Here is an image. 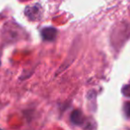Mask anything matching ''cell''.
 I'll return each mask as SVG.
<instances>
[{"label":"cell","instance_id":"cell-1","mask_svg":"<svg viewBox=\"0 0 130 130\" xmlns=\"http://www.w3.org/2000/svg\"><path fill=\"white\" fill-rule=\"evenodd\" d=\"M56 35H57V30L53 27L44 28L41 31L42 38L44 40H46V41H53L56 38Z\"/></svg>","mask_w":130,"mask_h":130},{"label":"cell","instance_id":"cell-2","mask_svg":"<svg viewBox=\"0 0 130 130\" xmlns=\"http://www.w3.org/2000/svg\"><path fill=\"white\" fill-rule=\"evenodd\" d=\"M71 120L74 125L79 126L84 122V117L79 110H75L71 115Z\"/></svg>","mask_w":130,"mask_h":130},{"label":"cell","instance_id":"cell-3","mask_svg":"<svg viewBox=\"0 0 130 130\" xmlns=\"http://www.w3.org/2000/svg\"><path fill=\"white\" fill-rule=\"evenodd\" d=\"M38 8V6H32V7H29V9H27L28 11H30V13H27V16H29L30 19L32 20H36V19L38 18V15H40L39 12H35L37 9Z\"/></svg>","mask_w":130,"mask_h":130},{"label":"cell","instance_id":"cell-4","mask_svg":"<svg viewBox=\"0 0 130 130\" xmlns=\"http://www.w3.org/2000/svg\"><path fill=\"white\" fill-rule=\"evenodd\" d=\"M122 94L126 97L130 98V85H126L122 88Z\"/></svg>","mask_w":130,"mask_h":130},{"label":"cell","instance_id":"cell-5","mask_svg":"<svg viewBox=\"0 0 130 130\" xmlns=\"http://www.w3.org/2000/svg\"><path fill=\"white\" fill-rule=\"evenodd\" d=\"M124 111L127 117H130V103H126L124 105Z\"/></svg>","mask_w":130,"mask_h":130}]
</instances>
